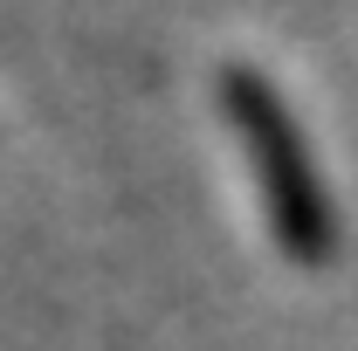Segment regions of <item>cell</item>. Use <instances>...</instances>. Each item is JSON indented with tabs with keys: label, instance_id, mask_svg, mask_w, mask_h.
I'll use <instances>...</instances> for the list:
<instances>
[{
	"label": "cell",
	"instance_id": "6da1fadb",
	"mask_svg": "<svg viewBox=\"0 0 358 351\" xmlns=\"http://www.w3.org/2000/svg\"><path fill=\"white\" fill-rule=\"evenodd\" d=\"M234 110H241V131H248L255 159H262L268 207H275V220H282L289 248H296V255H324V248H331V207L317 200L310 173H303V152H296V138H289V124H282V103H275L262 83L234 76Z\"/></svg>",
	"mask_w": 358,
	"mask_h": 351
}]
</instances>
